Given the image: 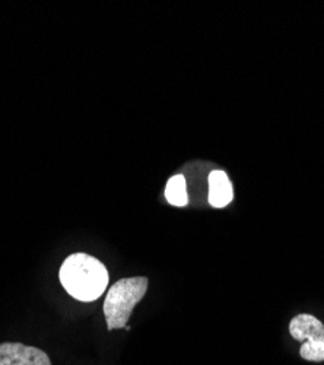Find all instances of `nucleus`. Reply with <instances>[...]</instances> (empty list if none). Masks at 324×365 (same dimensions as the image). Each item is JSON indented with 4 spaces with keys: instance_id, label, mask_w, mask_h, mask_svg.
Segmentation results:
<instances>
[{
    "instance_id": "nucleus-1",
    "label": "nucleus",
    "mask_w": 324,
    "mask_h": 365,
    "mask_svg": "<svg viewBox=\"0 0 324 365\" xmlns=\"http://www.w3.org/2000/svg\"><path fill=\"white\" fill-rule=\"evenodd\" d=\"M58 279L70 297L91 302L98 299L107 289L108 272L98 259L86 253H75L63 262Z\"/></svg>"
},
{
    "instance_id": "nucleus-2",
    "label": "nucleus",
    "mask_w": 324,
    "mask_h": 365,
    "mask_svg": "<svg viewBox=\"0 0 324 365\" xmlns=\"http://www.w3.org/2000/svg\"><path fill=\"white\" fill-rule=\"evenodd\" d=\"M148 278L135 277L120 279L110 288L103 307L108 330L126 329L133 309L148 289Z\"/></svg>"
},
{
    "instance_id": "nucleus-3",
    "label": "nucleus",
    "mask_w": 324,
    "mask_h": 365,
    "mask_svg": "<svg viewBox=\"0 0 324 365\" xmlns=\"http://www.w3.org/2000/svg\"><path fill=\"white\" fill-rule=\"evenodd\" d=\"M0 365H51L48 355L36 348L18 342L0 344Z\"/></svg>"
},
{
    "instance_id": "nucleus-4",
    "label": "nucleus",
    "mask_w": 324,
    "mask_h": 365,
    "mask_svg": "<svg viewBox=\"0 0 324 365\" xmlns=\"http://www.w3.org/2000/svg\"><path fill=\"white\" fill-rule=\"evenodd\" d=\"M291 336L298 341H314L324 344V324L311 314H300L289 323Z\"/></svg>"
},
{
    "instance_id": "nucleus-5",
    "label": "nucleus",
    "mask_w": 324,
    "mask_h": 365,
    "mask_svg": "<svg viewBox=\"0 0 324 365\" xmlns=\"http://www.w3.org/2000/svg\"><path fill=\"white\" fill-rule=\"evenodd\" d=\"M208 202L214 207H225L234 199V189L225 171L215 170L208 177Z\"/></svg>"
},
{
    "instance_id": "nucleus-6",
    "label": "nucleus",
    "mask_w": 324,
    "mask_h": 365,
    "mask_svg": "<svg viewBox=\"0 0 324 365\" xmlns=\"http://www.w3.org/2000/svg\"><path fill=\"white\" fill-rule=\"evenodd\" d=\"M165 199L169 205L183 207L189 203V193H187V180L184 175L177 174L172 175L165 187Z\"/></svg>"
},
{
    "instance_id": "nucleus-7",
    "label": "nucleus",
    "mask_w": 324,
    "mask_h": 365,
    "mask_svg": "<svg viewBox=\"0 0 324 365\" xmlns=\"http://www.w3.org/2000/svg\"><path fill=\"white\" fill-rule=\"evenodd\" d=\"M300 355L303 359L313 361V362H321V361H324V344L314 342V341H305L301 345Z\"/></svg>"
}]
</instances>
